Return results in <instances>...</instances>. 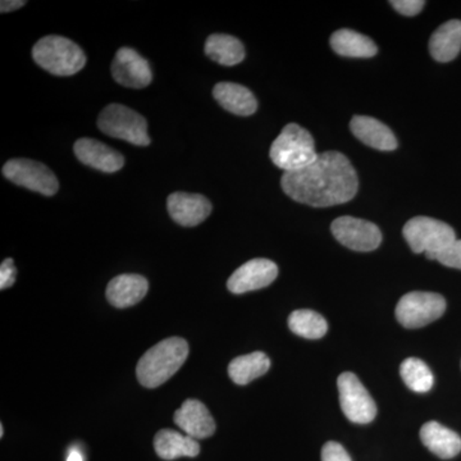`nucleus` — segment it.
Segmentation results:
<instances>
[{
    "label": "nucleus",
    "mask_w": 461,
    "mask_h": 461,
    "mask_svg": "<svg viewBox=\"0 0 461 461\" xmlns=\"http://www.w3.org/2000/svg\"><path fill=\"white\" fill-rule=\"evenodd\" d=\"M281 186L291 199L324 208L350 202L357 193V176L353 165L339 151L318 154L311 166L284 173Z\"/></svg>",
    "instance_id": "obj_1"
},
{
    "label": "nucleus",
    "mask_w": 461,
    "mask_h": 461,
    "mask_svg": "<svg viewBox=\"0 0 461 461\" xmlns=\"http://www.w3.org/2000/svg\"><path fill=\"white\" fill-rule=\"evenodd\" d=\"M189 357L186 339L171 338L154 345L142 355L136 368V375L142 386L157 388L166 384L172 375L180 371Z\"/></svg>",
    "instance_id": "obj_2"
},
{
    "label": "nucleus",
    "mask_w": 461,
    "mask_h": 461,
    "mask_svg": "<svg viewBox=\"0 0 461 461\" xmlns=\"http://www.w3.org/2000/svg\"><path fill=\"white\" fill-rule=\"evenodd\" d=\"M272 162L285 173L295 172L311 166L317 159L314 139L296 123L285 126L271 147Z\"/></svg>",
    "instance_id": "obj_3"
},
{
    "label": "nucleus",
    "mask_w": 461,
    "mask_h": 461,
    "mask_svg": "<svg viewBox=\"0 0 461 461\" xmlns=\"http://www.w3.org/2000/svg\"><path fill=\"white\" fill-rule=\"evenodd\" d=\"M32 58L45 71L54 76H72L86 65V56L76 42L63 36L50 35L32 48Z\"/></svg>",
    "instance_id": "obj_4"
},
{
    "label": "nucleus",
    "mask_w": 461,
    "mask_h": 461,
    "mask_svg": "<svg viewBox=\"0 0 461 461\" xmlns=\"http://www.w3.org/2000/svg\"><path fill=\"white\" fill-rule=\"evenodd\" d=\"M402 233L415 254L426 253L432 260L456 241L453 227L429 217L411 218L403 226Z\"/></svg>",
    "instance_id": "obj_5"
},
{
    "label": "nucleus",
    "mask_w": 461,
    "mask_h": 461,
    "mask_svg": "<svg viewBox=\"0 0 461 461\" xmlns=\"http://www.w3.org/2000/svg\"><path fill=\"white\" fill-rule=\"evenodd\" d=\"M100 131L111 138L129 141L136 147H148V122L141 114L122 104H111L99 114Z\"/></svg>",
    "instance_id": "obj_6"
},
{
    "label": "nucleus",
    "mask_w": 461,
    "mask_h": 461,
    "mask_svg": "<svg viewBox=\"0 0 461 461\" xmlns=\"http://www.w3.org/2000/svg\"><path fill=\"white\" fill-rule=\"evenodd\" d=\"M445 311L444 296L414 291L400 299L396 306V318L405 329H420L441 318Z\"/></svg>",
    "instance_id": "obj_7"
},
{
    "label": "nucleus",
    "mask_w": 461,
    "mask_h": 461,
    "mask_svg": "<svg viewBox=\"0 0 461 461\" xmlns=\"http://www.w3.org/2000/svg\"><path fill=\"white\" fill-rule=\"evenodd\" d=\"M339 403L348 420L357 424H368L377 415V406L354 373H342L338 379Z\"/></svg>",
    "instance_id": "obj_8"
},
{
    "label": "nucleus",
    "mask_w": 461,
    "mask_h": 461,
    "mask_svg": "<svg viewBox=\"0 0 461 461\" xmlns=\"http://www.w3.org/2000/svg\"><path fill=\"white\" fill-rule=\"evenodd\" d=\"M3 176L18 186L26 187L27 190L41 193L45 196L57 194L59 184L56 175L42 163L32 159H11L3 166Z\"/></svg>",
    "instance_id": "obj_9"
},
{
    "label": "nucleus",
    "mask_w": 461,
    "mask_h": 461,
    "mask_svg": "<svg viewBox=\"0 0 461 461\" xmlns=\"http://www.w3.org/2000/svg\"><path fill=\"white\" fill-rule=\"evenodd\" d=\"M330 230L339 244L363 253L375 250L382 241L381 230L375 223L348 215L333 221Z\"/></svg>",
    "instance_id": "obj_10"
},
{
    "label": "nucleus",
    "mask_w": 461,
    "mask_h": 461,
    "mask_svg": "<svg viewBox=\"0 0 461 461\" xmlns=\"http://www.w3.org/2000/svg\"><path fill=\"white\" fill-rule=\"evenodd\" d=\"M112 75L115 83L130 89H144L153 80L148 60L131 48H121L115 53Z\"/></svg>",
    "instance_id": "obj_11"
},
{
    "label": "nucleus",
    "mask_w": 461,
    "mask_h": 461,
    "mask_svg": "<svg viewBox=\"0 0 461 461\" xmlns=\"http://www.w3.org/2000/svg\"><path fill=\"white\" fill-rule=\"evenodd\" d=\"M277 276L278 267L272 260H249L232 273L227 282V287L230 293L240 295V294L269 286Z\"/></svg>",
    "instance_id": "obj_12"
},
{
    "label": "nucleus",
    "mask_w": 461,
    "mask_h": 461,
    "mask_svg": "<svg viewBox=\"0 0 461 461\" xmlns=\"http://www.w3.org/2000/svg\"><path fill=\"white\" fill-rule=\"evenodd\" d=\"M172 220L185 227L198 226L212 213V204L199 194L173 193L167 199Z\"/></svg>",
    "instance_id": "obj_13"
},
{
    "label": "nucleus",
    "mask_w": 461,
    "mask_h": 461,
    "mask_svg": "<svg viewBox=\"0 0 461 461\" xmlns=\"http://www.w3.org/2000/svg\"><path fill=\"white\" fill-rule=\"evenodd\" d=\"M74 151L81 163L100 172H118L124 166L122 154L94 139L84 138L76 141Z\"/></svg>",
    "instance_id": "obj_14"
},
{
    "label": "nucleus",
    "mask_w": 461,
    "mask_h": 461,
    "mask_svg": "<svg viewBox=\"0 0 461 461\" xmlns=\"http://www.w3.org/2000/svg\"><path fill=\"white\" fill-rule=\"evenodd\" d=\"M173 420L187 436L195 439L208 438L215 432L213 417L199 400H186L175 412Z\"/></svg>",
    "instance_id": "obj_15"
},
{
    "label": "nucleus",
    "mask_w": 461,
    "mask_h": 461,
    "mask_svg": "<svg viewBox=\"0 0 461 461\" xmlns=\"http://www.w3.org/2000/svg\"><path fill=\"white\" fill-rule=\"evenodd\" d=\"M351 132L364 144L381 151H393L397 148L393 132L375 118L355 115L350 122Z\"/></svg>",
    "instance_id": "obj_16"
},
{
    "label": "nucleus",
    "mask_w": 461,
    "mask_h": 461,
    "mask_svg": "<svg viewBox=\"0 0 461 461\" xmlns=\"http://www.w3.org/2000/svg\"><path fill=\"white\" fill-rule=\"evenodd\" d=\"M149 284L140 275H121L109 282L107 299L115 308H129L147 295Z\"/></svg>",
    "instance_id": "obj_17"
},
{
    "label": "nucleus",
    "mask_w": 461,
    "mask_h": 461,
    "mask_svg": "<svg viewBox=\"0 0 461 461\" xmlns=\"http://www.w3.org/2000/svg\"><path fill=\"white\" fill-rule=\"evenodd\" d=\"M420 439L430 453L441 459H453L461 451L460 436L437 421H429L421 427Z\"/></svg>",
    "instance_id": "obj_18"
},
{
    "label": "nucleus",
    "mask_w": 461,
    "mask_h": 461,
    "mask_svg": "<svg viewBox=\"0 0 461 461\" xmlns=\"http://www.w3.org/2000/svg\"><path fill=\"white\" fill-rule=\"evenodd\" d=\"M214 99L221 107L236 115L248 117L256 113L258 102L248 87L235 83H220L213 89Z\"/></svg>",
    "instance_id": "obj_19"
},
{
    "label": "nucleus",
    "mask_w": 461,
    "mask_h": 461,
    "mask_svg": "<svg viewBox=\"0 0 461 461\" xmlns=\"http://www.w3.org/2000/svg\"><path fill=\"white\" fill-rule=\"evenodd\" d=\"M154 448L158 456L165 460H175L181 456L195 457L200 454L198 439L173 429L159 430L154 438Z\"/></svg>",
    "instance_id": "obj_20"
},
{
    "label": "nucleus",
    "mask_w": 461,
    "mask_h": 461,
    "mask_svg": "<svg viewBox=\"0 0 461 461\" xmlns=\"http://www.w3.org/2000/svg\"><path fill=\"white\" fill-rule=\"evenodd\" d=\"M461 50V21L451 20L433 32L429 51L437 62H450Z\"/></svg>",
    "instance_id": "obj_21"
},
{
    "label": "nucleus",
    "mask_w": 461,
    "mask_h": 461,
    "mask_svg": "<svg viewBox=\"0 0 461 461\" xmlns=\"http://www.w3.org/2000/svg\"><path fill=\"white\" fill-rule=\"evenodd\" d=\"M330 47L342 57L371 58L377 54V45L354 30H339L330 36Z\"/></svg>",
    "instance_id": "obj_22"
},
{
    "label": "nucleus",
    "mask_w": 461,
    "mask_h": 461,
    "mask_svg": "<svg viewBox=\"0 0 461 461\" xmlns=\"http://www.w3.org/2000/svg\"><path fill=\"white\" fill-rule=\"evenodd\" d=\"M205 54L220 65L232 67L244 60L245 50L235 36L214 33L206 39Z\"/></svg>",
    "instance_id": "obj_23"
},
{
    "label": "nucleus",
    "mask_w": 461,
    "mask_h": 461,
    "mask_svg": "<svg viewBox=\"0 0 461 461\" xmlns=\"http://www.w3.org/2000/svg\"><path fill=\"white\" fill-rule=\"evenodd\" d=\"M271 368V360L266 354L257 351L236 357L229 366L230 378L239 386H245L254 379L262 377Z\"/></svg>",
    "instance_id": "obj_24"
},
{
    "label": "nucleus",
    "mask_w": 461,
    "mask_h": 461,
    "mask_svg": "<svg viewBox=\"0 0 461 461\" xmlns=\"http://www.w3.org/2000/svg\"><path fill=\"white\" fill-rule=\"evenodd\" d=\"M288 327L295 335L309 339H321L329 330L326 320L321 314L308 309L291 313L288 317Z\"/></svg>",
    "instance_id": "obj_25"
},
{
    "label": "nucleus",
    "mask_w": 461,
    "mask_h": 461,
    "mask_svg": "<svg viewBox=\"0 0 461 461\" xmlns=\"http://www.w3.org/2000/svg\"><path fill=\"white\" fill-rule=\"evenodd\" d=\"M403 384L417 393H429L435 384L432 372L426 363L417 357H408L400 366Z\"/></svg>",
    "instance_id": "obj_26"
},
{
    "label": "nucleus",
    "mask_w": 461,
    "mask_h": 461,
    "mask_svg": "<svg viewBox=\"0 0 461 461\" xmlns=\"http://www.w3.org/2000/svg\"><path fill=\"white\" fill-rule=\"evenodd\" d=\"M437 262L450 268L461 269V240H456L436 258Z\"/></svg>",
    "instance_id": "obj_27"
},
{
    "label": "nucleus",
    "mask_w": 461,
    "mask_h": 461,
    "mask_svg": "<svg viewBox=\"0 0 461 461\" xmlns=\"http://www.w3.org/2000/svg\"><path fill=\"white\" fill-rule=\"evenodd\" d=\"M321 461H353L339 442L330 441L321 448Z\"/></svg>",
    "instance_id": "obj_28"
},
{
    "label": "nucleus",
    "mask_w": 461,
    "mask_h": 461,
    "mask_svg": "<svg viewBox=\"0 0 461 461\" xmlns=\"http://www.w3.org/2000/svg\"><path fill=\"white\" fill-rule=\"evenodd\" d=\"M390 5L403 16L412 17L420 14L426 5V2L423 0H393Z\"/></svg>",
    "instance_id": "obj_29"
},
{
    "label": "nucleus",
    "mask_w": 461,
    "mask_h": 461,
    "mask_svg": "<svg viewBox=\"0 0 461 461\" xmlns=\"http://www.w3.org/2000/svg\"><path fill=\"white\" fill-rule=\"evenodd\" d=\"M16 267H14V259L8 258L0 266V288L5 290V288L11 287L12 285L16 281Z\"/></svg>",
    "instance_id": "obj_30"
},
{
    "label": "nucleus",
    "mask_w": 461,
    "mask_h": 461,
    "mask_svg": "<svg viewBox=\"0 0 461 461\" xmlns=\"http://www.w3.org/2000/svg\"><path fill=\"white\" fill-rule=\"evenodd\" d=\"M26 5L23 0H3L0 3V11L2 14H8V12L16 11V9L23 8Z\"/></svg>",
    "instance_id": "obj_31"
},
{
    "label": "nucleus",
    "mask_w": 461,
    "mask_h": 461,
    "mask_svg": "<svg viewBox=\"0 0 461 461\" xmlns=\"http://www.w3.org/2000/svg\"><path fill=\"white\" fill-rule=\"evenodd\" d=\"M67 461H84L83 454L77 450V448H72L67 456Z\"/></svg>",
    "instance_id": "obj_32"
},
{
    "label": "nucleus",
    "mask_w": 461,
    "mask_h": 461,
    "mask_svg": "<svg viewBox=\"0 0 461 461\" xmlns=\"http://www.w3.org/2000/svg\"><path fill=\"white\" fill-rule=\"evenodd\" d=\"M5 435V429H3V426H0V436L3 437Z\"/></svg>",
    "instance_id": "obj_33"
}]
</instances>
